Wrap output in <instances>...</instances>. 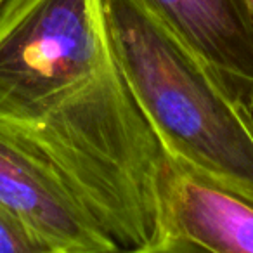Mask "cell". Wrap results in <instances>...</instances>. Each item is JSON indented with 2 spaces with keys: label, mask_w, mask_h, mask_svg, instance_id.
Returning a JSON list of instances; mask_svg holds the SVG:
<instances>
[{
  "label": "cell",
  "mask_w": 253,
  "mask_h": 253,
  "mask_svg": "<svg viewBox=\"0 0 253 253\" xmlns=\"http://www.w3.org/2000/svg\"><path fill=\"white\" fill-rule=\"evenodd\" d=\"M0 126L64 177L120 248L172 241L177 167L120 70L104 0H5Z\"/></svg>",
  "instance_id": "obj_1"
},
{
  "label": "cell",
  "mask_w": 253,
  "mask_h": 253,
  "mask_svg": "<svg viewBox=\"0 0 253 253\" xmlns=\"http://www.w3.org/2000/svg\"><path fill=\"white\" fill-rule=\"evenodd\" d=\"M104 9L120 70L173 165L253 201L246 102L139 0Z\"/></svg>",
  "instance_id": "obj_2"
},
{
  "label": "cell",
  "mask_w": 253,
  "mask_h": 253,
  "mask_svg": "<svg viewBox=\"0 0 253 253\" xmlns=\"http://www.w3.org/2000/svg\"><path fill=\"white\" fill-rule=\"evenodd\" d=\"M0 210L61 253H108L120 245L47 160L0 126Z\"/></svg>",
  "instance_id": "obj_3"
},
{
  "label": "cell",
  "mask_w": 253,
  "mask_h": 253,
  "mask_svg": "<svg viewBox=\"0 0 253 253\" xmlns=\"http://www.w3.org/2000/svg\"><path fill=\"white\" fill-rule=\"evenodd\" d=\"M245 101L253 92V21L243 0H139Z\"/></svg>",
  "instance_id": "obj_4"
},
{
  "label": "cell",
  "mask_w": 253,
  "mask_h": 253,
  "mask_svg": "<svg viewBox=\"0 0 253 253\" xmlns=\"http://www.w3.org/2000/svg\"><path fill=\"white\" fill-rule=\"evenodd\" d=\"M172 239L210 253H253V201L177 169L169 198Z\"/></svg>",
  "instance_id": "obj_5"
},
{
  "label": "cell",
  "mask_w": 253,
  "mask_h": 253,
  "mask_svg": "<svg viewBox=\"0 0 253 253\" xmlns=\"http://www.w3.org/2000/svg\"><path fill=\"white\" fill-rule=\"evenodd\" d=\"M0 253H61L14 215L0 210Z\"/></svg>",
  "instance_id": "obj_6"
},
{
  "label": "cell",
  "mask_w": 253,
  "mask_h": 253,
  "mask_svg": "<svg viewBox=\"0 0 253 253\" xmlns=\"http://www.w3.org/2000/svg\"><path fill=\"white\" fill-rule=\"evenodd\" d=\"M108 253H210L200 246L187 243L184 239H172L165 245L155 246V248H118Z\"/></svg>",
  "instance_id": "obj_7"
},
{
  "label": "cell",
  "mask_w": 253,
  "mask_h": 253,
  "mask_svg": "<svg viewBox=\"0 0 253 253\" xmlns=\"http://www.w3.org/2000/svg\"><path fill=\"white\" fill-rule=\"evenodd\" d=\"M243 102H246V106H248L250 113H252V118H253V92H250V94L246 95V99Z\"/></svg>",
  "instance_id": "obj_8"
},
{
  "label": "cell",
  "mask_w": 253,
  "mask_h": 253,
  "mask_svg": "<svg viewBox=\"0 0 253 253\" xmlns=\"http://www.w3.org/2000/svg\"><path fill=\"white\" fill-rule=\"evenodd\" d=\"M243 4L246 5V9H248L250 18H252V21H253V0H243Z\"/></svg>",
  "instance_id": "obj_9"
},
{
  "label": "cell",
  "mask_w": 253,
  "mask_h": 253,
  "mask_svg": "<svg viewBox=\"0 0 253 253\" xmlns=\"http://www.w3.org/2000/svg\"><path fill=\"white\" fill-rule=\"evenodd\" d=\"M4 2H5V0H0V7H2V5H4Z\"/></svg>",
  "instance_id": "obj_10"
}]
</instances>
